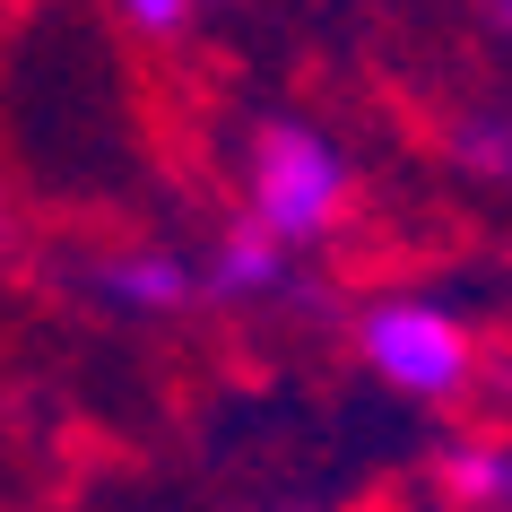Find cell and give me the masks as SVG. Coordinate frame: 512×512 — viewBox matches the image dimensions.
Returning a JSON list of instances; mask_svg holds the SVG:
<instances>
[{"instance_id": "7", "label": "cell", "mask_w": 512, "mask_h": 512, "mask_svg": "<svg viewBox=\"0 0 512 512\" xmlns=\"http://www.w3.org/2000/svg\"><path fill=\"white\" fill-rule=\"evenodd\" d=\"M113 9H122L139 35H183V18L200 9V0H113Z\"/></svg>"}, {"instance_id": "3", "label": "cell", "mask_w": 512, "mask_h": 512, "mask_svg": "<svg viewBox=\"0 0 512 512\" xmlns=\"http://www.w3.org/2000/svg\"><path fill=\"white\" fill-rule=\"evenodd\" d=\"M191 270H200V296L209 304H278V296H296V252L278 235H261L252 217H235V226L209 243V261H191Z\"/></svg>"}, {"instance_id": "1", "label": "cell", "mask_w": 512, "mask_h": 512, "mask_svg": "<svg viewBox=\"0 0 512 512\" xmlns=\"http://www.w3.org/2000/svg\"><path fill=\"white\" fill-rule=\"evenodd\" d=\"M348 200H356V165L330 131H313V122H261L252 131V148H243V217L261 235L304 252L348 217Z\"/></svg>"}, {"instance_id": "2", "label": "cell", "mask_w": 512, "mask_h": 512, "mask_svg": "<svg viewBox=\"0 0 512 512\" xmlns=\"http://www.w3.org/2000/svg\"><path fill=\"white\" fill-rule=\"evenodd\" d=\"M356 348H365L374 382H391L417 408H443L478 382V339H469V322L452 304H434V296H374L365 322H356Z\"/></svg>"}, {"instance_id": "5", "label": "cell", "mask_w": 512, "mask_h": 512, "mask_svg": "<svg viewBox=\"0 0 512 512\" xmlns=\"http://www.w3.org/2000/svg\"><path fill=\"white\" fill-rule=\"evenodd\" d=\"M443 157H452L460 183L512 191V105H460L443 122Z\"/></svg>"}, {"instance_id": "4", "label": "cell", "mask_w": 512, "mask_h": 512, "mask_svg": "<svg viewBox=\"0 0 512 512\" xmlns=\"http://www.w3.org/2000/svg\"><path fill=\"white\" fill-rule=\"evenodd\" d=\"M87 287L113 304V313H131V322H165V313H183L200 304V270H191L183 252H165V243H131V252H105Z\"/></svg>"}, {"instance_id": "6", "label": "cell", "mask_w": 512, "mask_h": 512, "mask_svg": "<svg viewBox=\"0 0 512 512\" xmlns=\"http://www.w3.org/2000/svg\"><path fill=\"white\" fill-rule=\"evenodd\" d=\"M434 486H443L460 512H512V443H495V434H460V443H443Z\"/></svg>"}, {"instance_id": "8", "label": "cell", "mask_w": 512, "mask_h": 512, "mask_svg": "<svg viewBox=\"0 0 512 512\" xmlns=\"http://www.w3.org/2000/svg\"><path fill=\"white\" fill-rule=\"evenodd\" d=\"M478 18L495 27V44H512V0H478Z\"/></svg>"}]
</instances>
